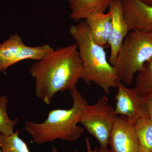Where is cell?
<instances>
[{"label": "cell", "instance_id": "obj_20", "mask_svg": "<svg viewBox=\"0 0 152 152\" xmlns=\"http://www.w3.org/2000/svg\"><path fill=\"white\" fill-rule=\"evenodd\" d=\"M140 1L147 5L152 7V0H140Z\"/></svg>", "mask_w": 152, "mask_h": 152}, {"label": "cell", "instance_id": "obj_3", "mask_svg": "<svg viewBox=\"0 0 152 152\" xmlns=\"http://www.w3.org/2000/svg\"><path fill=\"white\" fill-rule=\"evenodd\" d=\"M69 33L78 48L81 79L88 84L94 83L107 94L111 88H117L119 80L115 69L107 59L104 47L93 39L85 21L71 26Z\"/></svg>", "mask_w": 152, "mask_h": 152}, {"label": "cell", "instance_id": "obj_6", "mask_svg": "<svg viewBox=\"0 0 152 152\" xmlns=\"http://www.w3.org/2000/svg\"><path fill=\"white\" fill-rule=\"evenodd\" d=\"M115 111L117 115L126 117L130 122L135 124L139 120L149 118L145 98L135 88H129L119 81Z\"/></svg>", "mask_w": 152, "mask_h": 152}, {"label": "cell", "instance_id": "obj_5", "mask_svg": "<svg viewBox=\"0 0 152 152\" xmlns=\"http://www.w3.org/2000/svg\"><path fill=\"white\" fill-rule=\"evenodd\" d=\"M115 109L104 96L93 105L85 106L80 123L99 143L101 148H108L110 136L116 121Z\"/></svg>", "mask_w": 152, "mask_h": 152}, {"label": "cell", "instance_id": "obj_1", "mask_svg": "<svg viewBox=\"0 0 152 152\" xmlns=\"http://www.w3.org/2000/svg\"><path fill=\"white\" fill-rule=\"evenodd\" d=\"M30 73L35 81L37 97L46 104L57 93L70 91L82 76V65L76 43L54 49L34 63Z\"/></svg>", "mask_w": 152, "mask_h": 152}, {"label": "cell", "instance_id": "obj_17", "mask_svg": "<svg viewBox=\"0 0 152 152\" xmlns=\"http://www.w3.org/2000/svg\"><path fill=\"white\" fill-rule=\"evenodd\" d=\"M145 99L148 113L149 118L152 121V95L145 98Z\"/></svg>", "mask_w": 152, "mask_h": 152}, {"label": "cell", "instance_id": "obj_12", "mask_svg": "<svg viewBox=\"0 0 152 152\" xmlns=\"http://www.w3.org/2000/svg\"><path fill=\"white\" fill-rule=\"evenodd\" d=\"M25 45L18 34L12 35L4 42L0 44V72H4L16 64V59Z\"/></svg>", "mask_w": 152, "mask_h": 152}, {"label": "cell", "instance_id": "obj_9", "mask_svg": "<svg viewBox=\"0 0 152 152\" xmlns=\"http://www.w3.org/2000/svg\"><path fill=\"white\" fill-rule=\"evenodd\" d=\"M130 31H152V7L140 0H121Z\"/></svg>", "mask_w": 152, "mask_h": 152}, {"label": "cell", "instance_id": "obj_16", "mask_svg": "<svg viewBox=\"0 0 152 152\" xmlns=\"http://www.w3.org/2000/svg\"><path fill=\"white\" fill-rule=\"evenodd\" d=\"M8 99L5 95L0 96V134L10 136L14 133V128L18 122V118L11 120L7 113Z\"/></svg>", "mask_w": 152, "mask_h": 152}, {"label": "cell", "instance_id": "obj_18", "mask_svg": "<svg viewBox=\"0 0 152 152\" xmlns=\"http://www.w3.org/2000/svg\"><path fill=\"white\" fill-rule=\"evenodd\" d=\"M86 152H97V148H96L94 150H93L91 146V143L89 139L86 138ZM74 152H79L77 151H75Z\"/></svg>", "mask_w": 152, "mask_h": 152}, {"label": "cell", "instance_id": "obj_15", "mask_svg": "<svg viewBox=\"0 0 152 152\" xmlns=\"http://www.w3.org/2000/svg\"><path fill=\"white\" fill-rule=\"evenodd\" d=\"M19 131L10 136L0 134V148L1 152H31L27 145L19 137Z\"/></svg>", "mask_w": 152, "mask_h": 152}, {"label": "cell", "instance_id": "obj_22", "mask_svg": "<svg viewBox=\"0 0 152 152\" xmlns=\"http://www.w3.org/2000/svg\"><path fill=\"white\" fill-rule=\"evenodd\" d=\"M0 152H1V148H0Z\"/></svg>", "mask_w": 152, "mask_h": 152}, {"label": "cell", "instance_id": "obj_2", "mask_svg": "<svg viewBox=\"0 0 152 152\" xmlns=\"http://www.w3.org/2000/svg\"><path fill=\"white\" fill-rule=\"evenodd\" d=\"M70 92L73 101L72 108L50 111L42 123H25V131L31 135L34 142L39 144L57 140L73 142L84 132L83 128L78 124L88 102L77 88Z\"/></svg>", "mask_w": 152, "mask_h": 152}, {"label": "cell", "instance_id": "obj_10", "mask_svg": "<svg viewBox=\"0 0 152 152\" xmlns=\"http://www.w3.org/2000/svg\"><path fill=\"white\" fill-rule=\"evenodd\" d=\"M93 39L104 47L108 43L112 26L111 13L96 12L91 14L84 20Z\"/></svg>", "mask_w": 152, "mask_h": 152}, {"label": "cell", "instance_id": "obj_4", "mask_svg": "<svg viewBox=\"0 0 152 152\" xmlns=\"http://www.w3.org/2000/svg\"><path fill=\"white\" fill-rule=\"evenodd\" d=\"M152 58V31H132L125 38L114 66L119 80L126 86Z\"/></svg>", "mask_w": 152, "mask_h": 152}, {"label": "cell", "instance_id": "obj_21", "mask_svg": "<svg viewBox=\"0 0 152 152\" xmlns=\"http://www.w3.org/2000/svg\"><path fill=\"white\" fill-rule=\"evenodd\" d=\"M50 152H59V151L55 147H53Z\"/></svg>", "mask_w": 152, "mask_h": 152}, {"label": "cell", "instance_id": "obj_13", "mask_svg": "<svg viewBox=\"0 0 152 152\" xmlns=\"http://www.w3.org/2000/svg\"><path fill=\"white\" fill-rule=\"evenodd\" d=\"M140 152H152V121L149 118L139 120L135 124Z\"/></svg>", "mask_w": 152, "mask_h": 152}, {"label": "cell", "instance_id": "obj_7", "mask_svg": "<svg viewBox=\"0 0 152 152\" xmlns=\"http://www.w3.org/2000/svg\"><path fill=\"white\" fill-rule=\"evenodd\" d=\"M109 145L113 152H140L135 124L126 117L118 115L110 136Z\"/></svg>", "mask_w": 152, "mask_h": 152}, {"label": "cell", "instance_id": "obj_8", "mask_svg": "<svg viewBox=\"0 0 152 152\" xmlns=\"http://www.w3.org/2000/svg\"><path fill=\"white\" fill-rule=\"evenodd\" d=\"M112 16V26L108 41L110 48L109 62L114 66L125 38L130 31L125 20L121 0H113L109 7Z\"/></svg>", "mask_w": 152, "mask_h": 152}, {"label": "cell", "instance_id": "obj_14", "mask_svg": "<svg viewBox=\"0 0 152 152\" xmlns=\"http://www.w3.org/2000/svg\"><path fill=\"white\" fill-rule=\"evenodd\" d=\"M137 75L135 88L144 98L152 95V58L144 64Z\"/></svg>", "mask_w": 152, "mask_h": 152}, {"label": "cell", "instance_id": "obj_11", "mask_svg": "<svg viewBox=\"0 0 152 152\" xmlns=\"http://www.w3.org/2000/svg\"><path fill=\"white\" fill-rule=\"evenodd\" d=\"M71 10L70 17L75 22L84 20L91 14L105 12L113 0H66Z\"/></svg>", "mask_w": 152, "mask_h": 152}, {"label": "cell", "instance_id": "obj_19", "mask_svg": "<svg viewBox=\"0 0 152 152\" xmlns=\"http://www.w3.org/2000/svg\"><path fill=\"white\" fill-rule=\"evenodd\" d=\"M97 152H113L111 150L109 149L108 148H100L99 150H97Z\"/></svg>", "mask_w": 152, "mask_h": 152}]
</instances>
